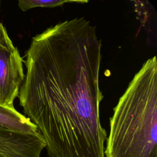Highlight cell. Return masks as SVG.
I'll use <instances>...</instances> for the list:
<instances>
[{
    "label": "cell",
    "mask_w": 157,
    "mask_h": 157,
    "mask_svg": "<svg viewBox=\"0 0 157 157\" xmlns=\"http://www.w3.org/2000/svg\"><path fill=\"white\" fill-rule=\"evenodd\" d=\"M101 60V40L83 17L59 22L32 38L18 97L50 157H105Z\"/></svg>",
    "instance_id": "obj_1"
},
{
    "label": "cell",
    "mask_w": 157,
    "mask_h": 157,
    "mask_svg": "<svg viewBox=\"0 0 157 157\" xmlns=\"http://www.w3.org/2000/svg\"><path fill=\"white\" fill-rule=\"evenodd\" d=\"M105 157H157V61L147 59L113 109Z\"/></svg>",
    "instance_id": "obj_2"
},
{
    "label": "cell",
    "mask_w": 157,
    "mask_h": 157,
    "mask_svg": "<svg viewBox=\"0 0 157 157\" xmlns=\"http://www.w3.org/2000/svg\"><path fill=\"white\" fill-rule=\"evenodd\" d=\"M24 78L23 60L17 47H0V105L14 107Z\"/></svg>",
    "instance_id": "obj_3"
},
{
    "label": "cell",
    "mask_w": 157,
    "mask_h": 157,
    "mask_svg": "<svg viewBox=\"0 0 157 157\" xmlns=\"http://www.w3.org/2000/svg\"><path fill=\"white\" fill-rule=\"evenodd\" d=\"M0 126L21 134H35L39 132L36 126L15 107L0 105Z\"/></svg>",
    "instance_id": "obj_4"
},
{
    "label": "cell",
    "mask_w": 157,
    "mask_h": 157,
    "mask_svg": "<svg viewBox=\"0 0 157 157\" xmlns=\"http://www.w3.org/2000/svg\"><path fill=\"white\" fill-rule=\"evenodd\" d=\"M86 0H20L18 2V7L23 12L36 7L53 8L58 6H61L66 3H88Z\"/></svg>",
    "instance_id": "obj_5"
},
{
    "label": "cell",
    "mask_w": 157,
    "mask_h": 157,
    "mask_svg": "<svg viewBox=\"0 0 157 157\" xmlns=\"http://www.w3.org/2000/svg\"><path fill=\"white\" fill-rule=\"evenodd\" d=\"M13 45L7 31L4 25L0 22V47H9Z\"/></svg>",
    "instance_id": "obj_6"
},
{
    "label": "cell",
    "mask_w": 157,
    "mask_h": 157,
    "mask_svg": "<svg viewBox=\"0 0 157 157\" xmlns=\"http://www.w3.org/2000/svg\"><path fill=\"white\" fill-rule=\"evenodd\" d=\"M0 9H1V1H0Z\"/></svg>",
    "instance_id": "obj_7"
}]
</instances>
